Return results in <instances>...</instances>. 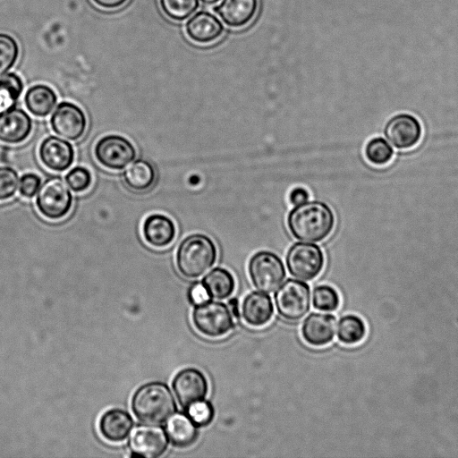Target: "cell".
<instances>
[{
    "label": "cell",
    "instance_id": "obj_1",
    "mask_svg": "<svg viewBox=\"0 0 458 458\" xmlns=\"http://www.w3.org/2000/svg\"><path fill=\"white\" fill-rule=\"evenodd\" d=\"M335 217L328 205L310 200L294 206L288 214L287 226L300 241L318 242L325 240L335 227Z\"/></svg>",
    "mask_w": 458,
    "mask_h": 458
},
{
    "label": "cell",
    "instance_id": "obj_2",
    "mask_svg": "<svg viewBox=\"0 0 458 458\" xmlns=\"http://www.w3.org/2000/svg\"><path fill=\"white\" fill-rule=\"evenodd\" d=\"M136 418L149 425H161L176 411V403L169 387L161 382H150L139 387L131 398Z\"/></svg>",
    "mask_w": 458,
    "mask_h": 458
},
{
    "label": "cell",
    "instance_id": "obj_3",
    "mask_svg": "<svg viewBox=\"0 0 458 458\" xmlns=\"http://www.w3.org/2000/svg\"><path fill=\"white\" fill-rule=\"evenodd\" d=\"M216 246L211 238L203 233H193L179 244L175 264L182 276L195 279L208 272L216 263Z\"/></svg>",
    "mask_w": 458,
    "mask_h": 458
},
{
    "label": "cell",
    "instance_id": "obj_4",
    "mask_svg": "<svg viewBox=\"0 0 458 458\" xmlns=\"http://www.w3.org/2000/svg\"><path fill=\"white\" fill-rule=\"evenodd\" d=\"M35 204L40 216L47 220L57 221L69 215L73 197L62 178L51 177L41 184Z\"/></svg>",
    "mask_w": 458,
    "mask_h": 458
},
{
    "label": "cell",
    "instance_id": "obj_5",
    "mask_svg": "<svg viewBox=\"0 0 458 458\" xmlns=\"http://www.w3.org/2000/svg\"><path fill=\"white\" fill-rule=\"evenodd\" d=\"M192 323L204 336L218 338L227 335L233 327V316L229 307L216 301H207L195 306Z\"/></svg>",
    "mask_w": 458,
    "mask_h": 458
},
{
    "label": "cell",
    "instance_id": "obj_6",
    "mask_svg": "<svg viewBox=\"0 0 458 458\" xmlns=\"http://www.w3.org/2000/svg\"><path fill=\"white\" fill-rule=\"evenodd\" d=\"M248 273L254 287L266 293L275 292L285 277L283 261L268 250H260L252 255L249 260Z\"/></svg>",
    "mask_w": 458,
    "mask_h": 458
},
{
    "label": "cell",
    "instance_id": "obj_7",
    "mask_svg": "<svg viewBox=\"0 0 458 458\" xmlns=\"http://www.w3.org/2000/svg\"><path fill=\"white\" fill-rule=\"evenodd\" d=\"M275 293V304L278 314L288 321L302 318L310 308V286L298 279H288Z\"/></svg>",
    "mask_w": 458,
    "mask_h": 458
},
{
    "label": "cell",
    "instance_id": "obj_8",
    "mask_svg": "<svg viewBox=\"0 0 458 458\" xmlns=\"http://www.w3.org/2000/svg\"><path fill=\"white\" fill-rule=\"evenodd\" d=\"M93 154L101 166L112 171H120L135 159L137 150L126 137L113 133L98 140Z\"/></svg>",
    "mask_w": 458,
    "mask_h": 458
},
{
    "label": "cell",
    "instance_id": "obj_9",
    "mask_svg": "<svg viewBox=\"0 0 458 458\" xmlns=\"http://www.w3.org/2000/svg\"><path fill=\"white\" fill-rule=\"evenodd\" d=\"M289 273L297 279L311 281L322 271L325 257L322 250L312 242H295L286 254Z\"/></svg>",
    "mask_w": 458,
    "mask_h": 458
},
{
    "label": "cell",
    "instance_id": "obj_10",
    "mask_svg": "<svg viewBox=\"0 0 458 458\" xmlns=\"http://www.w3.org/2000/svg\"><path fill=\"white\" fill-rule=\"evenodd\" d=\"M49 123L59 137L77 141L87 131L88 119L81 106L70 101H62L54 109Z\"/></svg>",
    "mask_w": 458,
    "mask_h": 458
},
{
    "label": "cell",
    "instance_id": "obj_11",
    "mask_svg": "<svg viewBox=\"0 0 458 458\" xmlns=\"http://www.w3.org/2000/svg\"><path fill=\"white\" fill-rule=\"evenodd\" d=\"M173 389L182 407L205 399L208 392V383L205 375L194 368L180 370L173 379Z\"/></svg>",
    "mask_w": 458,
    "mask_h": 458
},
{
    "label": "cell",
    "instance_id": "obj_12",
    "mask_svg": "<svg viewBox=\"0 0 458 458\" xmlns=\"http://www.w3.org/2000/svg\"><path fill=\"white\" fill-rule=\"evenodd\" d=\"M38 154L46 168L57 173L69 169L75 159L72 143L55 135H49L40 142Z\"/></svg>",
    "mask_w": 458,
    "mask_h": 458
},
{
    "label": "cell",
    "instance_id": "obj_13",
    "mask_svg": "<svg viewBox=\"0 0 458 458\" xmlns=\"http://www.w3.org/2000/svg\"><path fill=\"white\" fill-rule=\"evenodd\" d=\"M385 133L389 142L396 148L408 149L416 146L420 140L422 126L414 115L401 113L387 122Z\"/></svg>",
    "mask_w": 458,
    "mask_h": 458
},
{
    "label": "cell",
    "instance_id": "obj_14",
    "mask_svg": "<svg viewBox=\"0 0 458 458\" xmlns=\"http://www.w3.org/2000/svg\"><path fill=\"white\" fill-rule=\"evenodd\" d=\"M133 450L131 456L159 457L168 447V436L158 426H140L137 428L130 440Z\"/></svg>",
    "mask_w": 458,
    "mask_h": 458
},
{
    "label": "cell",
    "instance_id": "obj_15",
    "mask_svg": "<svg viewBox=\"0 0 458 458\" xmlns=\"http://www.w3.org/2000/svg\"><path fill=\"white\" fill-rule=\"evenodd\" d=\"M33 122L21 108L13 107L0 113V142L17 145L24 142L31 134Z\"/></svg>",
    "mask_w": 458,
    "mask_h": 458
},
{
    "label": "cell",
    "instance_id": "obj_16",
    "mask_svg": "<svg viewBox=\"0 0 458 458\" xmlns=\"http://www.w3.org/2000/svg\"><path fill=\"white\" fill-rule=\"evenodd\" d=\"M336 326V319L332 314L313 312L303 320L301 336L311 346H326L333 341Z\"/></svg>",
    "mask_w": 458,
    "mask_h": 458
},
{
    "label": "cell",
    "instance_id": "obj_17",
    "mask_svg": "<svg viewBox=\"0 0 458 458\" xmlns=\"http://www.w3.org/2000/svg\"><path fill=\"white\" fill-rule=\"evenodd\" d=\"M224 26L211 13L200 11L192 15L185 24L187 37L194 43L208 45L219 39L224 33Z\"/></svg>",
    "mask_w": 458,
    "mask_h": 458
},
{
    "label": "cell",
    "instance_id": "obj_18",
    "mask_svg": "<svg viewBox=\"0 0 458 458\" xmlns=\"http://www.w3.org/2000/svg\"><path fill=\"white\" fill-rule=\"evenodd\" d=\"M141 233L147 244L153 248L162 249L170 245L174 240L176 226L168 216L152 213L144 218Z\"/></svg>",
    "mask_w": 458,
    "mask_h": 458
},
{
    "label": "cell",
    "instance_id": "obj_19",
    "mask_svg": "<svg viewBox=\"0 0 458 458\" xmlns=\"http://www.w3.org/2000/svg\"><path fill=\"white\" fill-rule=\"evenodd\" d=\"M241 312L247 325L261 327L267 325L273 318V301L270 296L263 292H251L244 297Z\"/></svg>",
    "mask_w": 458,
    "mask_h": 458
},
{
    "label": "cell",
    "instance_id": "obj_20",
    "mask_svg": "<svg viewBox=\"0 0 458 458\" xmlns=\"http://www.w3.org/2000/svg\"><path fill=\"white\" fill-rule=\"evenodd\" d=\"M259 0H222L216 8L221 20L231 28H242L256 16Z\"/></svg>",
    "mask_w": 458,
    "mask_h": 458
},
{
    "label": "cell",
    "instance_id": "obj_21",
    "mask_svg": "<svg viewBox=\"0 0 458 458\" xmlns=\"http://www.w3.org/2000/svg\"><path fill=\"white\" fill-rule=\"evenodd\" d=\"M133 428V420L125 411L115 408L105 411L98 421L101 436L114 443L125 440Z\"/></svg>",
    "mask_w": 458,
    "mask_h": 458
},
{
    "label": "cell",
    "instance_id": "obj_22",
    "mask_svg": "<svg viewBox=\"0 0 458 458\" xmlns=\"http://www.w3.org/2000/svg\"><path fill=\"white\" fill-rule=\"evenodd\" d=\"M122 176L127 189L140 193L153 187L157 180V171L151 162L138 158L124 168Z\"/></svg>",
    "mask_w": 458,
    "mask_h": 458
},
{
    "label": "cell",
    "instance_id": "obj_23",
    "mask_svg": "<svg viewBox=\"0 0 458 458\" xmlns=\"http://www.w3.org/2000/svg\"><path fill=\"white\" fill-rule=\"evenodd\" d=\"M57 95L47 84L38 83L30 87L24 95V105L29 113L36 117H47L55 107Z\"/></svg>",
    "mask_w": 458,
    "mask_h": 458
},
{
    "label": "cell",
    "instance_id": "obj_24",
    "mask_svg": "<svg viewBox=\"0 0 458 458\" xmlns=\"http://www.w3.org/2000/svg\"><path fill=\"white\" fill-rule=\"evenodd\" d=\"M166 434L171 443L178 447L191 445L198 438L197 426L189 416L174 414L168 420Z\"/></svg>",
    "mask_w": 458,
    "mask_h": 458
},
{
    "label": "cell",
    "instance_id": "obj_25",
    "mask_svg": "<svg viewBox=\"0 0 458 458\" xmlns=\"http://www.w3.org/2000/svg\"><path fill=\"white\" fill-rule=\"evenodd\" d=\"M210 298L224 300L228 298L234 291L235 281L233 275L225 268L215 267L202 279Z\"/></svg>",
    "mask_w": 458,
    "mask_h": 458
},
{
    "label": "cell",
    "instance_id": "obj_26",
    "mask_svg": "<svg viewBox=\"0 0 458 458\" xmlns=\"http://www.w3.org/2000/svg\"><path fill=\"white\" fill-rule=\"evenodd\" d=\"M337 338L345 345H355L362 342L367 334V327L361 318L348 314L340 318L336 326Z\"/></svg>",
    "mask_w": 458,
    "mask_h": 458
},
{
    "label": "cell",
    "instance_id": "obj_27",
    "mask_svg": "<svg viewBox=\"0 0 458 458\" xmlns=\"http://www.w3.org/2000/svg\"><path fill=\"white\" fill-rule=\"evenodd\" d=\"M24 89L21 78L15 72L0 77V113L15 106Z\"/></svg>",
    "mask_w": 458,
    "mask_h": 458
},
{
    "label": "cell",
    "instance_id": "obj_28",
    "mask_svg": "<svg viewBox=\"0 0 458 458\" xmlns=\"http://www.w3.org/2000/svg\"><path fill=\"white\" fill-rule=\"evenodd\" d=\"M364 154L372 165H385L392 160L394 149L384 138L375 137L367 142Z\"/></svg>",
    "mask_w": 458,
    "mask_h": 458
},
{
    "label": "cell",
    "instance_id": "obj_29",
    "mask_svg": "<svg viewBox=\"0 0 458 458\" xmlns=\"http://www.w3.org/2000/svg\"><path fill=\"white\" fill-rule=\"evenodd\" d=\"M163 13L171 20L188 19L199 7V0H159Z\"/></svg>",
    "mask_w": 458,
    "mask_h": 458
},
{
    "label": "cell",
    "instance_id": "obj_30",
    "mask_svg": "<svg viewBox=\"0 0 458 458\" xmlns=\"http://www.w3.org/2000/svg\"><path fill=\"white\" fill-rule=\"evenodd\" d=\"M19 53L16 39L7 33L0 32V77L13 67Z\"/></svg>",
    "mask_w": 458,
    "mask_h": 458
},
{
    "label": "cell",
    "instance_id": "obj_31",
    "mask_svg": "<svg viewBox=\"0 0 458 458\" xmlns=\"http://www.w3.org/2000/svg\"><path fill=\"white\" fill-rule=\"evenodd\" d=\"M312 305L318 310L334 311L340 305V296L334 287L320 284L313 289Z\"/></svg>",
    "mask_w": 458,
    "mask_h": 458
},
{
    "label": "cell",
    "instance_id": "obj_32",
    "mask_svg": "<svg viewBox=\"0 0 458 458\" xmlns=\"http://www.w3.org/2000/svg\"><path fill=\"white\" fill-rule=\"evenodd\" d=\"M64 181L71 191L75 193H81L90 188L93 177L87 167L76 165L66 173Z\"/></svg>",
    "mask_w": 458,
    "mask_h": 458
},
{
    "label": "cell",
    "instance_id": "obj_33",
    "mask_svg": "<svg viewBox=\"0 0 458 458\" xmlns=\"http://www.w3.org/2000/svg\"><path fill=\"white\" fill-rule=\"evenodd\" d=\"M187 413L197 427H206L213 420L215 410L209 401L203 399L191 404L187 408Z\"/></svg>",
    "mask_w": 458,
    "mask_h": 458
},
{
    "label": "cell",
    "instance_id": "obj_34",
    "mask_svg": "<svg viewBox=\"0 0 458 458\" xmlns=\"http://www.w3.org/2000/svg\"><path fill=\"white\" fill-rule=\"evenodd\" d=\"M20 176L13 168L10 166H0V201L13 198L19 186Z\"/></svg>",
    "mask_w": 458,
    "mask_h": 458
},
{
    "label": "cell",
    "instance_id": "obj_35",
    "mask_svg": "<svg viewBox=\"0 0 458 458\" xmlns=\"http://www.w3.org/2000/svg\"><path fill=\"white\" fill-rule=\"evenodd\" d=\"M41 186V178L37 174L26 173L19 180L18 191L21 196L31 199Z\"/></svg>",
    "mask_w": 458,
    "mask_h": 458
},
{
    "label": "cell",
    "instance_id": "obj_36",
    "mask_svg": "<svg viewBox=\"0 0 458 458\" xmlns=\"http://www.w3.org/2000/svg\"><path fill=\"white\" fill-rule=\"evenodd\" d=\"M189 298L193 304L198 305L208 301L210 297L201 283L195 284L190 288Z\"/></svg>",
    "mask_w": 458,
    "mask_h": 458
},
{
    "label": "cell",
    "instance_id": "obj_37",
    "mask_svg": "<svg viewBox=\"0 0 458 458\" xmlns=\"http://www.w3.org/2000/svg\"><path fill=\"white\" fill-rule=\"evenodd\" d=\"M309 198L310 193L303 187H295L291 191L289 194V201L293 206H297L308 201Z\"/></svg>",
    "mask_w": 458,
    "mask_h": 458
},
{
    "label": "cell",
    "instance_id": "obj_38",
    "mask_svg": "<svg viewBox=\"0 0 458 458\" xmlns=\"http://www.w3.org/2000/svg\"><path fill=\"white\" fill-rule=\"evenodd\" d=\"M95 4L104 9H115L122 6L128 0H92Z\"/></svg>",
    "mask_w": 458,
    "mask_h": 458
},
{
    "label": "cell",
    "instance_id": "obj_39",
    "mask_svg": "<svg viewBox=\"0 0 458 458\" xmlns=\"http://www.w3.org/2000/svg\"><path fill=\"white\" fill-rule=\"evenodd\" d=\"M227 306L229 307L233 318H239L240 317V304L236 298H231L228 301Z\"/></svg>",
    "mask_w": 458,
    "mask_h": 458
},
{
    "label": "cell",
    "instance_id": "obj_40",
    "mask_svg": "<svg viewBox=\"0 0 458 458\" xmlns=\"http://www.w3.org/2000/svg\"><path fill=\"white\" fill-rule=\"evenodd\" d=\"M200 1L206 4H215L217 2H219L220 0H200Z\"/></svg>",
    "mask_w": 458,
    "mask_h": 458
}]
</instances>
